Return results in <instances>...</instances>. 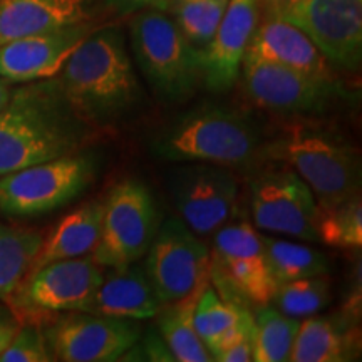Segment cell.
<instances>
[{"label": "cell", "mask_w": 362, "mask_h": 362, "mask_svg": "<svg viewBox=\"0 0 362 362\" xmlns=\"http://www.w3.org/2000/svg\"><path fill=\"white\" fill-rule=\"evenodd\" d=\"M57 76L62 96L88 126L116 123L141 103L126 37L115 25H101L86 37Z\"/></svg>", "instance_id": "1"}, {"label": "cell", "mask_w": 362, "mask_h": 362, "mask_svg": "<svg viewBox=\"0 0 362 362\" xmlns=\"http://www.w3.org/2000/svg\"><path fill=\"white\" fill-rule=\"evenodd\" d=\"M88 128L54 78L13 88L0 110V175L74 155L88 141Z\"/></svg>", "instance_id": "2"}, {"label": "cell", "mask_w": 362, "mask_h": 362, "mask_svg": "<svg viewBox=\"0 0 362 362\" xmlns=\"http://www.w3.org/2000/svg\"><path fill=\"white\" fill-rule=\"evenodd\" d=\"M155 153L175 163L200 161L235 168L264 156L260 126L228 106H202L181 116L155 139Z\"/></svg>", "instance_id": "3"}, {"label": "cell", "mask_w": 362, "mask_h": 362, "mask_svg": "<svg viewBox=\"0 0 362 362\" xmlns=\"http://www.w3.org/2000/svg\"><path fill=\"white\" fill-rule=\"evenodd\" d=\"M264 156L291 166L309 185L319 208L359 193L361 158L349 143L330 131L291 123L265 144Z\"/></svg>", "instance_id": "4"}, {"label": "cell", "mask_w": 362, "mask_h": 362, "mask_svg": "<svg viewBox=\"0 0 362 362\" xmlns=\"http://www.w3.org/2000/svg\"><path fill=\"white\" fill-rule=\"evenodd\" d=\"M134 61L155 93L170 103L192 96L203 84V52L165 11L143 8L129 24Z\"/></svg>", "instance_id": "5"}, {"label": "cell", "mask_w": 362, "mask_h": 362, "mask_svg": "<svg viewBox=\"0 0 362 362\" xmlns=\"http://www.w3.org/2000/svg\"><path fill=\"white\" fill-rule=\"evenodd\" d=\"M208 275L221 298L243 307L270 304L279 285L272 277L260 233L245 220L230 218L216 230Z\"/></svg>", "instance_id": "6"}, {"label": "cell", "mask_w": 362, "mask_h": 362, "mask_svg": "<svg viewBox=\"0 0 362 362\" xmlns=\"http://www.w3.org/2000/svg\"><path fill=\"white\" fill-rule=\"evenodd\" d=\"M94 161L74 153L0 175V211L37 216L74 200L94 178Z\"/></svg>", "instance_id": "7"}, {"label": "cell", "mask_w": 362, "mask_h": 362, "mask_svg": "<svg viewBox=\"0 0 362 362\" xmlns=\"http://www.w3.org/2000/svg\"><path fill=\"white\" fill-rule=\"evenodd\" d=\"M160 223V211L146 185L121 181L104 202L101 235L90 257L107 269L134 264L146 253Z\"/></svg>", "instance_id": "8"}, {"label": "cell", "mask_w": 362, "mask_h": 362, "mask_svg": "<svg viewBox=\"0 0 362 362\" xmlns=\"http://www.w3.org/2000/svg\"><path fill=\"white\" fill-rule=\"evenodd\" d=\"M144 255L143 269L163 305L210 282L206 243L176 216L161 221Z\"/></svg>", "instance_id": "9"}, {"label": "cell", "mask_w": 362, "mask_h": 362, "mask_svg": "<svg viewBox=\"0 0 362 362\" xmlns=\"http://www.w3.org/2000/svg\"><path fill=\"white\" fill-rule=\"evenodd\" d=\"M168 188L181 220L200 238L214 237L237 208L238 181L225 166L181 163L171 170Z\"/></svg>", "instance_id": "10"}, {"label": "cell", "mask_w": 362, "mask_h": 362, "mask_svg": "<svg viewBox=\"0 0 362 362\" xmlns=\"http://www.w3.org/2000/svg\"><path fill=\"white\" fill-rule=\"evenodd\" d=\"M42 330L52 359L62 362L119 361L141 337V327L136 320L83 310L62 312Z\"/></svg>", "instance_id": "11"}, {"label": "cell", "mask_w": 362, "mask_h": 362, "mask_svg": "<svg viewBox=\"0 0 362 362\" xmlns=\"http://www.w3.org/2000/svg\"><path fill=\"white\" fill-rule=\"evenodd\" d=\"M282 170H267L250 185L253 223L262 232L314 242L319 205L309 185L282 163Z\"/></svg>", "instance_id": "12"}, {"label": "cell", "mask_w": 362, "mask_h": 362, "mask_svg": "<svg viewBox=\"0 0 362 362\" xmlns=\"http://www.w3.org/2000/svg\"><path fill=\"white\" fill-rule=\"evenodd\" d=\"M274 17L300 29L330 64L361 69L362 0H298Z\"/></svg>", "instance_id": "13"}, {"label": "cell", "mask_w": 362, "mask_h": 362, "mask_svg": "<svg viewBox=\"0 0 362 362\" xmlns=\"http://www.w3.org/2000/svg\"><path fill=\"white\" fill-rule=\"evenodd\" d=\"M103 277L101 265L90 255L57 260L27 275L8 297L16 309L37 317L86 312Z\"/></svg>", "instance_id": "14"}, {"label": "cell", "mask_w": 362, "mask_h": 362, "mask_svg": "<svg viewBox=\"0 0 362 362\" xmlns=\"http://www.w3.org/2000/svg\"><path fill=\"white\" fill-rule=\"evenodd\" d=\"M238 78L243 94L253 106L277 115L322 111L341 88L337 81L312 78L247 54Z\"/></svg>", "instance_id": "15"}, {"label": "cell", "mask_w": 362, "mask_h": 362, "mask_svg": "<svg viewBox=\"0 0 362 362\" xmlns=\"http://www.w3.org/2000/svg\"><path fill=\"white\" fill-rule=\"evenodd\" d=\"M99 24L76 22L16 39L0 47V78L12 84L52 79L61 72L71 54L89 37Z\"/></svg>", "instance_id": "16"}, {"label": "cell", "mask_w": 362, "mask_h": 362, "mask_svg": "<svg viewBox=\"0 0 362 362\" xmlns=\"http://www.w3.org/2000/svg\"><path fill=\"white\" fill-rule=\"evenodd\" d=\"M259 0H228L215 34L202 49L203 86L211 93H226L238 81L248 44L260 21Z\"/></svg>", "instance_id": "17"}, {"label": "cell", "mask_w": 362, "mask_h": 362, "mask_svg": "<svg viewBox=\"0 0 362 362\" xmlns=\"http://www.w3.org/2000/svg\"><path fill=\"white\" fill-rule=\"evenodd\" d=\"M247 56L285 66L312 78L337 81L330 62L314 42L296 25L274 16H265L264 21H259Z\"/></svg>", "instance_id": "18"}, {"label": "cell", "mask_w": 362, "mask_h": 362, "mask_svg": "<svg viewBox=\"0 0 362 362\" xmlns=\"http://www.w3.org/2000/svg\"><path fill=\"white\" fill-rule=\"evenodd\" d=\"M161 307L146 272L134 262L104 275L86 312L112 319L146 320L156 317Z\"/></svg>", "instance_id": "19"}, {"label": "cell", "mask_w": 362, "mask_h": 362, "mask_svg": "<svg viewBox=\"0 0 362 362\" xmlns=\"http://www.w3.org/2000/svg\"><path fill=\"white\" fill-rule=\"evenodd\" d=\"M83 21H90L86 0H0V47Z\"/></svg>", "instance_id": "20"}, {"label": "cell", "mask_w": 362, "mask_h": 362, "mask_svg": "<svg viewBox=\"0 0 362 362\" xmlns=\"http://www.w3.org/2000/svg\"><path fill=\"white\" fill-rule=\"evenodd\" d=\"M194 327L215 361V356L230 344L253 334V315L247 307L221 298L206 284L194 307Z\"/></svg>", "instance_id": "21"}, {"label": "cell", "mask_w": 362, "mask_h": 362, "mask_svg": "<svg viewBox=\"0 0 362 362\" xmlns=\"http://www.w3.org/2000/svg\"><path fill=\"white\" fill-rule=\"evenodd\" d=\"M103 210L104 202L94 200L64 216L49 238L44 240L29 274L52 262L90 255L101 235Z\"/></svg>", "instance_id": "22"}, {"label": "cell", "mask_w": 362, "mask_h": 362, "mask_svg": "<svg viewBox=\"0 0 362 362\" xmlns=\"http://www.w3.org/2000/svg\"><path fill=\"white\" fill-rule=\"evenodd\" d=\"M354 337L337 317L302 319L291 352L292 362H341L351 359Z\"/></svg>", "instance_id": "23"}, {"label": "cell", "mask_w": 362, "mask_h": 362, "mask_svg": "<svg viewBox=\"0 0 362 362\" xmlns=\"http://www.w3.org/2000/svg\"><path fill=\"white\" fill-rule=\"evenodd\" d=\"M210 284V282H208ZM206 285V284H205ZM194 288L187 297L170 302L158 312V330L178 362H210L214 356L206 349L194 327V307L203 287Z\"/></svg>", "instance_id": "24"}, {"label": "cell", "mask_w": 362, "mask_h": 362, "mask_svg": "<svg viewBox=\"0 0 362 362\" xmlns=\"http://www.w3.org/2000/svg\"><path fill=\"white\" fill-rule=\"evenodd\" d=\"M44 243L39 230L0 221V297H8L29 275Z\"/></svg>", "instance_id": "25"}, {"label": "cell", "mask_w": 362, "mask_h": 362, "mask_svg": "<svg viewBox=\"0 0 362 362\" xmlns=\"http://www.w3.org/2000/svg\"><path fill=\"white\" fill-rule=\"evenodd\" d=\"M260 237L272 277L277 284L305 277H319V275L327 274L330 269L329 259L320 250H315L304 243L269 237V235H260Z\"/></svg>", "instance_id": "26"}, {"label": "cell", "mask_w": 362, "mask_h": 362, "mask_svg": "<svg viewBox=\"0 0 362 362\" xmlns=\"http://www.w3.org/2000/svg\"><path fill=\"white\" fill-rule=\"evenodd\" d=\"M300 319L264 305L253 315V356L255 362H285L291 359Z\"/></svg>", "instance_id": "27"}, {"label": "cell", "mask_w": 362, "mask_h": 362, "mask_svg": "<svg viewBox=\"0 0 362 362\" xmlns=\"http://www.w3.org/2000/svg\"><path fill=\"white\" fill-rule=\"evenodd\" d=\"M317 237L336 248H361L362 245V203L356 193L346 200L319 208Z\"/></svg>", "instance_id": "28"}, {"label": "cell", "mask_w": 362, "mask_h": 362, "mask_svg": "<svg viewBox=\"0 0 362 362\" xmlns=\"http://www.w3.org/2000/svg\"><path fill=\"white\" fill-rule=\"evenodd\" d=\"M329 300V282L324 275H319L279 284L270 302H274L282 314L302 320L324 310Z\"/></svg>", "instance_id": "29"}, {"label": "cell", "mask_w": 362, "mask_h": 362, "mask_svg": "<svg viewBox=\"0 0 362 362\" xmlns=\"http://www.w3.org/2000/svg\"><path fill=\"white\" fill-rule=\"evenodd\" d=\"M54 361L39 324L27 322L17 327L12 341L0 352V362H49Z\"/></svg>", "instance_id": "30"}, {"label": "cell", "mask_w": 362, "mask_h": 362, "mask_svg": "<svg viewBox=\"0 0 362 362\" xmlns=\"http://www.w3.org/2000/svg\"><path fill=\"white\" fill-rule=\"evenodd\" d=\"M252 356H253V334L238 339V341H235L233 344H230L228 347H225L223 351L215 356V361L247 362V361H252Z\"/></svg>", "instance_id": "31"}, {"label": "cell", "mask_w": 362, "mask_h": 362, "mask_svg": "<svg viewBox=\"0 0 362 362\" xmlns=\"http://www.w3.org/2000/svg\"><path fill=\"white\" fill-rule=\"evenodd\" d=\"M106 4L111 8H115L116 12L129 13L139 12L143 8H158V11H166L168 6V0H106Z\"/></svg>", "instance_id": "32"}, {"label": "cell", "mask_w": 362, "mask_h": 362, "mask_svg": "<svg viewBox=\"0 0 362 362\" xmlns=\"http://www.w3.org/2000/svg\"><path fill=\"white\" fill-rule=\"evenodd\" d=\"M141 344H143L144 356H146L144 359L146 361H170V362L175 361L170 347L166 346V342L163 341V337H158L153 332H149L148 336L143 339Z\"/></svg>", "instance_id": "33"}, {"label": "cell", "mask_w": 362, "mask_h": 362, "mask_svg": "<svg viewBox=\"0 0 362 362\" xmlns=\"http://www.w3.org/2000/svg\"><path fill=\"white\" fill-rule=\"evenodd\" d=\"M17 327H19V325H17L16 320L12 319L11 314L0 310V352L6 349L8 342L12 341Z\"/></svg>", "instance_id": "34"}, {"label": "cell", "mask_w": 362, "mask_h": 362, "mask_svg": "<svg viewBox=\"0 0 362 362\" xmlns=\"http://www.w3.org/2000/svg\"><path fill=\"white\" fill-rule=\"evenodd\" d=\"M296 2H298V0H259L260 8H264L265 16H275V13L291 7Z\"/></svg>", "instance_id": "35"}, {"label": "cell", "mask_w": 362, "mask_h": 362, "mask_svg": "<svg viewBox=\"0 0 362 362\" xmlns=\"http://www.w3.org/2000/svg\"><path fill=\"white\" fill-rule=\"evenodd\" d=\"M12 83L11 81L0 78V110H2L4 106L8 103V99L12 96Z\"/></svg>", "instance_id": "36"}]
</instances>
